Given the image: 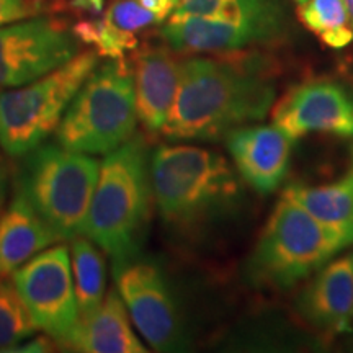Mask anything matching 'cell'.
<instances>
[{
	"instance_id": "2",
	"label": "cell",
	"mask_w": 353,
	"mask_h": 353,
	"mask_svg": "<svg viewBox=\"0 0 353 353\" xmlns=\"http://www.w3.org/2000/svg\"><path fill=\"white\" fill-rule=\"evenodd\" d=\"M152 200L167 226L196 231L236 206L241 183L228 159L190 144L159 145L151 156Z\"/></svg>"
},
{
	"instance_id": "5",
	"label": "cell",
	"mask_w": 353,
	"mask_h": 353,
	"mask_svg": "<svg viewBox=\"0 0 353 353\" xmlns=\"http://www.w3.org/2000/svg\"><path fill=\"white\" fill-rule=\"evenodd\" d=\"M138 125L131 61L97 65L65 110L56 141L88 156L110 154L134 134Z\"/></svg>"
},
{
	"instance_id": "14",
	"label": "cell",
	"mask_w": 353,
	"mask_h": 353,
	"mask_svg": "<svg viewBox=\"0 0 353 353\" xmlns=\"http://www.w3.org/2000/svg\"><path fill=\"white\" fill-rule=\"evenodd\" d=\"M138 121L149 134L164 130L182 77L183 61L167 46H145L131 59Z\"/></svg>"
},
{
	"instance_id": "3",
	"label": "cell",
	"mask_w": 353,
	"mask_h": 353,
	"mask_svg": "<svg viewBox=\"0 0 353 353\" xmlns=\"http://www.w3.org/2000/svg\"><path fill=\"white\" fill-rule=\"evenodd\" d=\"M151 200V154L143 136L132 134L101 162L85 226L113 265L138 255Z\"/></svg>"
},
{
	"instance_id": "18",
	"label": "cell",
	"mask_w": 353,
	"mask_h": 353,
	"mask_svg": "<svg viewBox=\"0 0 353 353\" xmlns=\"http://www.w3.org/2000/svg\"><path fill=\"white\" fill-rule=\"evenodd\" d=\"M174 13L232 21L257 33L263 44L285 33V15L278 0H180Z\"/></svg>"
},
{
	"instance_id": "10",
	"label": "cell",
	"mask_w": 353,
	"mask_h": 353,
	"mask_svg": "<svg viewBox=\"0 0 353 353\" xmlns=\"http://www.w3.org/2000/svg\"><path fill=\"white\" fill-rule=\"evenodd\" d=\"M114 281L136 329L154 350L182 348V319L161 267L132 257L114 265Z\"/></svg>"
},
{
	"instance_id": "4",
	"label": "cell",
	"mask_w": 353,
	"mask_h": 353,
	"mask_svg": "<svg viewBox=\"0 0 353 353\" xmlns=\"http://www.w3.org/2000/svg\"><path fill=\"white\" fill-rule=\"evenodd\" d=\"M348 245L341 234L283 195L247 260V280L257 288L291 290Z\"/></svg>"
},
{
	"instance_id": "24",
	"label": "cell",
	"mask_w": 353,
	"mask_h": 353,
	"mask_svg": "<svg viewBox=\"0 0 353 353\" xmlns=\"http://www.w3.org/2000/svg\"><path fill=\"white\" fill-rule=\"evenodd\" d=\"M37 3L39 12L99 17L103 12L105 0H37Z\"/></svg>"
},
{
	"instance_id": "27",
	"label": "cell",
	"mask_w": 353,
	"mask_h": 353,
	"mask_svg": "<svg viewBox=\"0 0 353 353\" xmlns=\"http://www.w3.org/2000/svg\"><path fill=\"white\" fill-rule=\"evenodd\" d=\"M8 167L6 159H3L2 152H0V211L3 208V203L7 198V190H8Z\"/></svg>"
},
{
	"instance_id": "15",
	"label": "cell",
	"mask_w": 353,
	"mask_h": 353,
	"mask_svg": "<svg viewBox=\"0 0 353 353\" xmlns=\"http://www.w3.org/2000/svg\"><path fill=\"white\" fill-rule=\"evenodd\" d=\"M130 312L117 286L79 321L64 347L83 353H144L148 348L131 327Z\"/></svg>"
},
{
	"instance_id": "21",
	"label": "cell",
	"mask_w": 353,
	"mask_h": 353,
	"mask_svg": "<svg viewBox=\"0 0 353 353\" xmlns=\"http://www.w3.org/2000/svg\"><path fill=\"white\" fill-rule=\"evenodd\" d=\"M38 325L8 276H0V352H12L32 339Z\"/></svg>"
},
{
	"instance_id": "30",
	"label": "cell",
	"mask_w": 353,
	"mask_h": 353,
	"mask_svg": "<svg viewBox=\"0 0 353 353\" xmlns=\"http://www.w3.org/2000/svg\"><path fill=\"white\" fill-rule=\"evenodd\" d=\"M34 2H37V0H34Z\"/></svg>"
},
{
	"instance_id": "9",
	"label": "cell",
	"mask_w": 353,
	"mask_h": 353,
	"mask_svg": "<svg viewBox=\"0 0 353 353\" xmlns=\"http://www.w3.org/2000/svg\"><path fill=\"white\" fill-rule=\"evenodd\" d=\"M81 43L64 20L30 19L0 26V90L25 85L69 63Z\"/></svg>"
},
{
	"instance_id": "25",
	"label": "cell",
	"mask_w": 353,
	"mask_h": 353,
	"mask_svg": "<svg viewBox=\"0 0 353 353\" xmlns=\"http://www.w3.org/2000/svg\"><path fill=\"white\" fill-rule=\"evenodd\" d=\"M39 7L34 0H0V26L37 17Z\"/></svg>"
},
{
	"instance_id": "28",
	"label": "cell",
	"mask_w": 353,
	"mask_h": 353,
	"mask_svg": "<svg viewBox=\"0 0 353 353\" xmlns=\"http://www.w3.org/2000/svg\"><path fill=\"white\" fill-rule=\"evenodd\" d=\"M348 13H350V20H352V26H353V0H345Z\"/></svg>"
},
{
	"instance_id": "7",
	"label": "cell",
	"mask_w": 353,
	"mask_h": 353,
	"mask_svg": "<svg viewBox=\"0 0 353 353\" xmlns=\"http://www.w3.org/2000/svg\"><path fill=\"white\" fill-rule=\"evenodd\" d=\"M99 57L94 50L82 51L37 81L0 90V148L7 156L23 157L56 132Z\"/></svg>"
},
{
	"instance_id": "20",
	"label": "cell",
	"mask_w": 353,
	"mask_h": 353,
	"mask_svg": "<svg viewBox=\"0 0 353 353\" xmlns=\"http://www.w3.org/2000/svg\"><path fill=\"white\" fill-rule=\"evenodd\" d=\"M298 20L322 44L342 50L353 41V26L345 0H304L296 10Z\"/></svg>"
},
{
	"instance_id": "22",
	"label": "cell",
	"mask_w": 353,
	"mask_h": 353,
	"mask_svg": "<svg viewBox=\"0 0 353 353\" xmlns=\"http://www.w3.org/2000/svg\"><path fill=\"white\" fill-rule=\"evenodd\" d=\"M72 32L79 43L87 44L100 57H108V59H125L130 52L139 48L136 34L114 28L103 17L77 21L72 26Z\"/></svg>"
},
{
	"instance_id": "16",
	"label": "cell",
	"mask_w": 353,
	"mask_h": 353,
	"mask_svg": "<svg viewBox=\"0 0 353 353\" xmlns=\"http://www.w3.org/2000/svg\"><path fill=\"white\" fill-rule=\"evenodd\" d=\"M59 241L19 190L0 214V276H10L30 259Z\"/></svg>"
},
{
	"instance_id": "23",
	"label": "cell",
	"mask_w": 353,
	"mask_h": 353,
	"mask_svg": "<svg viewBox=\"0 0 353 353\" xmlns=\"http://www.w3.org/2000/svg\"><path fill=\"white\" fill-rule=\"evenodd\" d=\"M103 19L114 28L131 34L162 23L157 15L141 6L139 0H113L105 10Z\"/></svg>"
},
{
	"instance_id": "8",
	"label": "cell",
	"mask_w": 353,
	"mask_h": 353,
	"mask_svg": "<svg viewBox=\"0 0 353 353\" xmlns=\"http://www.w3.org/2000/svg\"><path fill=\"white\" fill-rule=\"evenodd\" d=\"M12 281L38 329L64 347L79 321L68 245L41 250L12 273Z\"/></svg>"
},
{
	"instance_id": "17",
	"label": "cell",
	"mask_w": 353,
	"mask_h": 353,
	"mask_svg": "<svg viewBox=\"0 0 353 353\" xmlns=\"http://www.w3.org/2000/svg\"><path fill=\"white\" fill-rule=\"evenodd\" d=\"M283 195L353 244V148L348 167L339 179L322 185L293 183Z\"/></svg>"
},
{
	"instance_id": "1",
	"label": "cell",
	"mask_w": 353,
	"mask_h": 353,
	"mask_svg": "<svg viewBox=\"0 0 353 353\" xmlns=\"http://www.w3.org/2000/svg\"><path fill=\"white\" fill-rule=\"evenodd\" d=\"M276 88L259 59L190 57L162 130L170 141H216L263 120Z\"/></svg>"
},
{
	"instance_id": "12",
	"label": "cell",
	"mask_w": 353,
	"mask_h": 353,
	"mask_svg": "<svg viewBox=\"0 0 353 353\" xmlns=\"http://www.w3.org/2000/svg\"><path fill=\"white\" fill-rule=\"evenodd\" d=\"M226 148L241 179L262 195L281 187L290 170L293 141L280 128L241 126L226 134Z\"/></svg>"
},
{
	"instance_id": "29",
	"label": "cell",
	"mask_w": 353,
	"mask_h": 353,
	"mask_svg": "<svg viewBox=\"0 0 353 353\" xmlns=\"http://www.w3.org/2000/svg\"><path fill=\"white\" fill-rule=\"evenodd\" d=\"M294 2H298V3H301V2H304V0H294Z\"/></svg>"
},
{
	"instance_id": "13",
	"label": "cell",
	"mask_w": 353,
	"mask_h": 353,
	"mask_svg": "<svg viewBox=\"0 0 353 353\" xmlns=\"http://www.w3.org/2000/svg\"><path fill=\"white\" fill-rule=\"evenodd\" d=\"M298 316L316 332H350L353 322V255L319 268L296 299Z\"/></svg>"
},
{
	"instance_id": "11",
	"label": "cell",
	"mask_w": 353,
	"mask_h": 353,
	"mask_svg": "<svg viewBox=\"0 0 353 353\" xmlns=\"http://www.w3.org/2000/svg\"><path fill=\"white\" fill-rule=\"evenodd\" d=\"M272 118L293 143L312 132L353 139V90L332 79H311L290 88Z\"/></svg>"
},
{
	"instance_id": "6",
	"label": "cell",
	"mask_w": 353,
	"mask_h": 353,
	"mask_svg": "<svg viewBox=\"0 0 353 353\" xmlns=\"http://www.w3.org/2000/svg\"><path fill=\"white\" fill-rule=\"evenodd\" d=\"M23 157L19 190L38 214L61 241L85 236L100 162L59 143H43Z\"/></svg>"
},
{
	"instance_id": "19",
	"label": "cell",
	"mask_w": 353,
	"mask_h": 353,
	"mask_svg": "<svg viewBox=\"0 0 353 353\" xmlns=\"http://www.w3.org/2000/svg\"><path fill=\"white\" fill-rule=\"evenodd\" d=\"M70 267L79 306V316L99 307L105 298L107 268L101 249L88 237L77 236L70 241Z\"/></svg>"
},
{
	"instance_id": "26",
	"label": "cell",
	"mask_w": 353,
	"mask_h": 353,
	"mask_svg": "<svg viewBox=\"0 0 353 353\" xmlns=\"http://www.w3.org/2000/svg\"><path fill=\"white\" fill-rule=\"evenodd\" d=\"M54 339L52 337H50V335H39V337H34V339H32V341L30 342H21L19 347H15L13 348L12 352H26V353H30V352H51L52 350V347H54Z\"/></svg>"
}]
</instances>
